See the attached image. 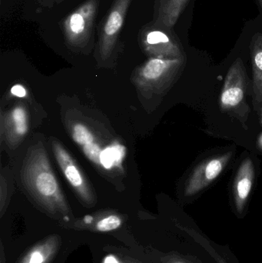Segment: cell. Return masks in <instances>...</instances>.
I'll return each mask as SVG.
<instances>
[{
  "mask_svg": "<svg viewBox=\"0 0 262 263\" xmlns=\"http://www.w3.org/2000/svg\"><path fill=\"white\" fill-rule=\"evenodd\" d=\"M125 154V148L120 145H113L103 150L100 156V162L104 168H110L121 162Z\"/></svg>",
  "mask_w": 262,
  "mask_h": 263,
  "instance_id": "obj_15",
  "label": "cell"
},
{
  "mask_svg": "<svg viewBox=\"0 0 262 263\" xmlns=\"http://www.w3.org/2000/svg\"><path fill=\"white\" fill-rule=\"evenodd\" d=\"M186 61L187 58H150L140 68L138 75L142 80L158 89L167 87L183 72Z\"/></svg>",
  "mask_w": 262,
  "mask_h": 263,
  "instance_id": "obj_6",
  "label": "cell"
},
{
  "mask_svg": "<svg viewBox=\"0 0 262 263\" xmlns=\"http://www.w3.org/2000/svg\"><path fill=\"white\" fill-rule=\"evenodd\" d=\"M248 77L241 58L236 59L228 71L220 95L221 110L236 118L243 126L249 118V105L246 102Z\"/></svg>",
  "mask_w": 262,
  "mask_h": 263,
  "instance_id": "obj_3",
  "label": "cell"
},
{
  "mask_svg": "<svg viewBox=\"0 0 262 263\" xmlns=\"http://www.w3.org/2000/svg\"><path fill=\"white\" fill-rule=\"evenodd\" d=\"M0 263H6V257H5L4 249H3V242H1V256H0Z\"/></svg>",
  "mask_w": 262,
  "mask_h": 263,
  "instance_id": "obj_19",
  "label": "cell"
},
{
  "mask_svg": "<svg viewBox=\"0 0 262 263\" xmlns=\"http://www.w3.org/2000/svg\"><path fill=\"white\" fill-rule=\"evenodd\" d=\"M232 157V152H229L198 164L186 182V196H194L211 185L221 175Z\"/></svg>",
  "mask_w": 262,
  "mask_h": 263,
  "instance_id": "obj_7",
  "label": "cell"
},
{
  "mask_svg": "<svg viewBox=\"0 0 262 263\" xmlns=\"http://www.w3.org/2000/svg\"><path fill=\"white\" fill-rule=\"evenodd\" d=\"M258 146L262 149V135L260 136L259 139H258Z\"/></svg>",
  "mask_w": 262,
  "mask_h": 263,
  "instance_id": "obj_21",
  "label": "cell"
},
{
  "mask_svg": "<svg viewBox=\"0 0 262 263\" xmlns=\"http://www.w3.org/2000/svg\"><path fill=\"white\" fill-rule=\"evenodd\" d=\"M65 1V0H58L57 1L56 4H59V3H61L62 2Z\"/></svg>",
  "mask_w": 262,
  "mask_h": 263,
  "instance_id": "obj_22",
  "label": "cell"
},
{
  "mask_svg": "<svg viewBox=\"0 0 262 263\" xmlns=\"http://www.w3.org/2000/svg\"><path fill=\"white\" fill-rule=\"evenodd\" d=\"M11 92H12V95L15 96V97H20V98L25 97L26 96V89L19 84L15 85V86H12V89H11Z\"/></svg>",
  "mask_w": 262,
  "mask_h": 263,
  "instance_id": "obj_17",
  "label": "cell"
},
{
  "mask_svg": "<svg viewBox=\"0 0 262 263\" xmlns=\"http://www.w3.org/2000/svg\"><path fill=\"white\" fill-rule=\"evenodd\" d=\"M99 3V0H86L60 21L65 43L69 49L86 52L92 47Z\"/></svg>",
  "mask_w": 262,
  "mask_h": 263,
  "instance_id": "obj_2",
  "label": "cell"
},
{
  "mask_svg": "<svg viewBox=\"0 0 262 263\" xmlns=\"http://www.w3.org/2000/svg\"><path fill=\"white\" fill-rule=\"evenodd\" d=\"M189 0H155L153 21L173 29Z\"/></svg>",
  "mask_w": 262,
  "mask_h": 263,
  "instance_id": "obj_12",
  "label": "cell"
},
{
  "mask_svg": "<svg viewBox=\"0 0 262 263\" xmlns=\"http://www.w3.org/2000/svg\"><path fill=\"white\" fill-rule=\"evenodd\" d=\"M21 178L26 191L44 213L55 219H69L70 208L41 145L28 152Z\"/></svg>",
  "mask_w": 262,
  "mask_h": 263,
  "instance_id": "obj_1",
  "label": "cell"
},
{
  "mask_svg": "<svg viewBox=\"0 0 262 263\" xmlns=\"http://www.w3.org/2000/svg\"><path fill=\"white\" fill-rule=\"evenodd\" d=\"M255 179L253 161L248 157L241 162L234 182V197L235 206L241 213L250 196Z\"/></svg>",
  "mask_w": 262,
  "mask_h": 263,
  "instance_id": "obj_9",
  "label": "cell"
},
{
  "mask_svg": "<svg viewBox=\"0 0 262 263\" xmlns=\"http://www.w3.org/2000/svg\"><path fill=\"white\" fill-rule=\"evenodd\" d=\"M221 263H226V262H224V261H221Z\"/></svg>",
  "mask_w": 262,
  "mask_h": 263,
  "instance_id": "obj_26",
  "label": "cell"
},
{
  "mask_svg": "<svg viewBox=\"0 0 262 263\" xmlns=\"http://www.w3.org/2000/svg\"><path fill=\"white\" fill-rule=\"evenodd\" d=\"M252 63V97L254 109L258 110L262 103V33L257 32L250 43Z\"/></svg>",
  "mask_w": 262,
  "mask_h": 263,
  "instance_id": "obj_11",
  "label": "cell"
},
{
  "mask_svg": "<svg viewBox=\"0 0 262 263\" xmlns=\"http://www.w3.org/2000/svg\"><path fill=\"white\" fill-rule=\"evenodd\" d=\"M260 120H261V125H262V109H261V117H260Z\"/></svg>",
  "mask_w": 262,
  "mask_h": 263,
  "instance_id": "obj_23",
  "label": "cell"
},
{
  "mask_svg": "<svg viewBox=\"0 0 262 263\" xmlns=\"http://www.w3.org/2000/svg\"><path fill=\"white\" fill-rule=\"evenodd\" d=\"M58 0H36L37 3L42 7L50 8L53 7L56 4Z\"/></svg>",
  "mask_w": 262,
  "mask_h": 263,
  "instance_id": "obj_18",
  "label": "cell"
},
{
  "mask_svg": "<svg viewBox=\"0 0 262 263\" xmlns=\"http://www.w3.org/2000/svg\"><path fill=\"white\" fill-rule=\"evenodd\" d=\"M123 261L125 263H142L132 257H125Z\"/></svg>",
  "mask_w": 262,
  "mask_h": 263,
  "instance_id": "obj_20",
  "label": "cell"
},
{
  "mask_svg": "<svg viewBox=\"0 0 262 263\" xmlns=\"http://www.w3.org/2000/svg\"><path fill=\"white\" fill-rule=\"evenodd\" d=\"M172 263H184V262H172Z\"/></svg>",
  "mask_w": 262,
  "mask_h": 263,
  "instance_id": "obj_25",
  "label": "cell"
},
{
  "mask_svg": "<svg viewBox=\"0 0 262 263\" xmlns=\"http://www.w3.org/2000/svg\"><path fill=\"white\" fill-rule=\"evenodd\" d=\"M82 147H83L85 155H86V157L89 160L95 162V164H98H98L101 165L100 156H101V153L103 150L101 149L98 144L95 143V142H92L86 144V145H83Z\"/></svg>",
  "mask_w": 262,
  "mask_h": 263,
  "instance_id": "obj_16",
  "label": "cell"
},
{
  "mask_svg": "<svg viewBox=\"0 0 262 263\" xmlns=\"http://www.w3.org/2000/svg\"><path fill=\"white\" fill-rule=\"evenodd\" d=\"M9 130L15 139L22 138L28 130L27 117L24 108L17 106L12 109L9 117Z\"/></svg>",
  "mask_w": 262,
  "mask_h": 263,
  "instance_id": "obj_14",
  "label": "cell"
},
{
  "mask_svg": "<svg viewBox=\"0 0 262 263\" xmlns=\"http://www.w3.org/2000/svg\"><path fill=\"white\" fill-rule=\"evenodd\" d=\"M138 41L142 49L151 58H187L174 29L162 26L153 20L140 29Z\"/></svg>",
  "mask_w": 262,
  "mask_h": 263,
  "instance_id": "obj_4",
  "label": "cell"
},
{
  "mask_svg": "<svg viewBox=\"0 0 262 263\" xmlns=\"http://www.w3.org/2000/svg\"><path fill=\"white\" fill-rule=\"evenodd\" d=\"M132 0H113L98 26L97 55L102 61L110 60L119 43L128 11Z\"/></svg>",
  "mask_w": 262,
  "mask_h": 263,
  "instance_id": "obj_5",
  "label": "cell"
},
{
  "mask_svg": "<svg viewBox=\"0 0 262 263\" xmlns=\"http://www.w3.org/2000/svg\"><path fill=\"white\" fill-rule=\"evenodd\" d=\"M123 218L117 214L108 213L95 216H86L82 221H78L75 227L78 229H86L98 233H109L118 230L123 226Z\"/></svg>",
  "mask_w": 262,
  "mask_h": 263,
  "instance_id": "obj_13",
  "label": "cell"
},
{
  "mask_svg": "<svg viewBox=\"0 0 262 263\" xmlns=\"http://www.w3.org/2000/svg\"><path fill=\"white\" fill-rule=\"evenodd\" d=\"M61 246V238L51 235L29 249L18 263H51Z\"/></svg>",
  "mask_w": 262,
  "mask_h": 263,
  "instance_id": "obj_10",
  "label": "cell"
},
{
  "mask_svg": "<svg viewBox=\"0 0 262 263\" xmlns=\"http://www.w3.org/2000/svg\"><path fill=\"white\" fill-rule=\"evenodd\" d=\"M258 2H259L260 5H261L262 8V0H258Z\"/></svg>",
  "mask_w": 262,
  "mask_h": 263,
  "instance_id": "obj_24",
  "label": "cell"
},
{
  "mask_svg": "<svg viewBox=\"0 0 262 263\" xmlns=\"http://www.w3.org/2000/svg\"><path fill=\"white\" fill-rule=\"evenodd\" d=\"M52 148L60 168L82 202L87 206H93L96 202L95 196L70 155L56 141L53 142Z\"/></svg>",
  "mask_w": 262,
  "mask_h": 263,
  "instance_id": "obj_8",
  "label": "cell"
}]
</instances>
